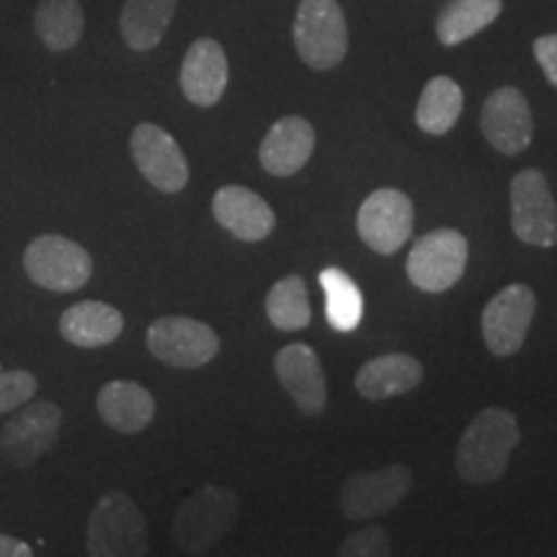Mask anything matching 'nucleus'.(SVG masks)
Wrapping results in <instances>:
<instances>
[{"label":"nucleus","instance_id":"1","mask_svg":"<svg viewBox=\"0 0 557 557\" xmlns=\"http://www.w3.org/2000/svg\"><path fill=\"white\" fill-rule=\"evenodd\" d=\"M521 444L519 421L506 408H483L457 444L455 468L470 485H493L504 478L513 449Z\"/></svg>","mask_w":557,"mask_h":557},{"label":"nucleus","instance_id":"2","mask_svg":"<svg viewBox=\"0 0 557 557\" xmlns=\"http://www.w3.org/2000/svg\"><path fill=\"white\" fill-rule=\"evenodd\" d=\"M148 521L129 493H103L88 517L86 553L90 557H139L148 555Z\"/></svg>","mask_w":557,"mask_h":557},{"label":"nucleus","instance_id":"3","mask_svg":"<svg viewBox=\"0 0 557 557\" xmlns=\"http://www.w3.org/2000/svg\"><path fill=\"white\" fill-rule=\"evenodd\" d=\"M238 519V496L230 487L205 485L178 506L171 537L181 553L201 555L214 547Z\"/></svg>","mask_w":557,"mask_h":557},{"label":"nucleus","instance_id":"4","mask_svg":"<svg viewBox=\"0 0 557 557\" xmlns=\"http://www.w3.org/2000/svg\"><path fill=\"white\" fill-rule=\"evenodd\" d=\"M292 39L308 67H338L348 52V26L338 0H299Z\"/></svg>","mask_w":557,"mask_h":557},{"label":"nucleus","instance_id":"5","mask_svg":"<svg viewBox=\"0 0 557 557\" xmlns=\"http://www.w3.org/2000/svg\"><path fill=\"white\" fill-rule=\"evenodd\" d=\"M24 269L37 287L67 295L86 287L94 259L81 243L62 235H39L24 250Z\"/></svg>","mask_w":557,"mask_h":557},{"label":"nucleus","instance_id":"6","mask_svg":"<svg viewBox=\"0 0 557 557\" xmlns=\"http://www.w3.org/2000/svg\"><path fill=\"white\" fill-rule=\"evenodd\" d=\"M468 267V240L462 233L438 227L418 238L406 261L410 284L429 295H442L455 287Z\"/></svg>","mask_w":557,"mask_h":557},{"label":"nucleus","instance_id":"7","mask_svg":"<svg viewBox=\"0 0 557 557\" xmlns=\"http://www.w3.org/2000/svg\"><path fill=\"white\" fill-rule=\"evenodd\" d=\"M62 426V410L58 403H26L18 413L0 429V459L16 470L32 468L41 455L52 449Z\"/></svg>","mask_w":557,"mask_h":557},{"label":"nucleus","instance_id":"8","mask_svg":"<svg viewBox=\"0 0 557 557\" xmlns=\"http://www.w3.org/2000/svg\"><path fill=\"white\" fill-rule=\"evenodd\" d=\"M511 225L527 246L553 248L557 243V201L542 171L524 169L513 176Z\"/></svg>","mask_w":557,"mask_h":557},{"label":"nucleus","instance_id":"9","mask_svg":"<svg viewBox=\"0 0 557 557\" xmlns=\"http://www.w3.org/2000/svg\"><path fill=\"white\" fill-rule=\"evenodd\" d=\"M148 348L158 361L178 369L205 367L220 354V336L194 318H158L148 329Z\"/></svg>","mask_w":557,"mask_h":557},{"label":"nucleus","instance_id":"10","mask_svg":"<svg viewBox=\"0 0 557 557\" xmlns=\"http://www.w3.org/2000/svg\"><path fill=\"white\" fill-rule=\"evenodd\" d=\"M413 220L416 209L408 194L398 189H377L361 201L357 214V230L361 240L374 253L393 256L413 235Z\"/></svg>","mask_w":557,"mask_h":557},{"label":"nucleus","instance_id":"11","mask_svg":"<svg viewBox=\"0 0 557 557\" xmlns=\"http://www.w3.org/2000/svg\"><path fill=\"white\" fill-rule=\"evenodd\" d=\"M537 297L527 284H508L483 310V338L493 357H513L529 336Z\"/></svg>","mask_w":557,"mask_h":557},{"label":"nucleus","instance_id":"12","mask_svg":"<svg viewBox=\"0 0 557 557\" xmlns=\"http://www.w3.org/2000/svg\"><path fill=\"white\" fill-rule=\"evenodd\" d=\"M132 160L145 181L160 194H178L189 184V163L176 137L158 124H137L129 137Z\"/></svg>","mask_w":557,"mask_h":557},{"label":"nucleus","instance_id":"13","mask_svg":"<svg viewBox=\"0 0 557 557\" xmlns=\"http://www.w3.org/2000/svg\"><path fill=\"white\" fill-rule=\"evenodd\" d=\"M413 487V472L406 465H387L377 472H357L341 485V511L351 521L377 519L393 511Z\"/></svg>","mask_w":557,"mask_h":557},{"label":"nucleus","instance_id":"14","mask_svg":"<svg viewBox=\"0 0 557 557\" xmlns=\"http://www.w3.org/2000/svg\"><path fill=\"white\" fill-rule=\"evenodd\" d=\"M480 129L500 156L524 152L534 137V120L527 96L513 86L493 90L480 111Z\"/></svg>","mask_w":557,"mask_h":557},{"label":"nucleus","instance_id":"15","mask_svg":"<svg viewBox=\"0 0 557 557\" xmlns=\"http://www.w3.org/2000/svg\"><path fill=\"white\" fill-rule=\"evenodd\" d=\"M274 372L295 406L308 416H320L329 406V387L318 354L308 344H289L276 354Z\"/></svg>","mask_w":557,"mask_h":557},{"label":"nucleus","instance_id":"16","mask_svg":"<svg viewBox=\"0 0 557 557\" xmlns=\"http://www.w3.org/2000/svg\"><path fill=\"white\" fill-rule=\"evenodd\" d=\"M181 90L194 107L209 109L220 103L227 90L230 65L227 54L222 50L220 41L214 39H197L186 50V58L181 62Z\"/></svg>","mask_w":557,"mask_h":557},{"label":"nucleus","instance_id":"17","mask_svg":"<svg viewBox=\"0 0 557 557\" xmlns=\"http://www.w3.org/2000/svg\"><path fill=\"white\" fill-rule=\"evenodd\" d=\"M315 127L305 116H282L261 139L259 160L263 171L278 178L295 176L315 152Z\"/></svg>","mask_w":557,"mask_h":557},{"label":"nucleus","instance_id":"18","mask_svg":"<svg viewBox=\"0 0 557 557\" xmlns=\"http://www.w3.org/2000/svg\"><path fill=\"white\" fill-rule=\"evenodd\" d=\"M212 214L233 238L246 243L267 240L276 227L274 209L246 186H222L212 199Z\"/></svg>","mask_w":557,"mask_h":557},{"label":"nucleus","instance_id":"19","mask_svg":"<svg viewBox=\"0 0 557 557\" xmlns=\"http://www.w3.org/2000/svg\"><path fill=\"white\" fill-rule=\"evenodd\" d=\"M96 410L109 429L120 434H139L156 418V398L137 382L114 380L99 389Z\"/></svg>","mask_w":557,"mask_h":557},{"label":"nucleus","instance_id":"20","mask_svg":"<svg viewBox=\"0 0 557 557\" xmlns=\"http://www.w3.org/2000/svg\"><path fill=\"white\" fill-rule=\"evenodd\" d=\"M423 380L421 361L410 354H385L367 361L357 372V393L369 403H382L389 398H398L410 389H416Z\"/></svg>","mask_w":557,"mask_h":557},{"label":"nucleus","instance_id":"21","mask_svg":"<svg viewBox=\"0 0 557 557\" xmlns=\"http://www.w3.org/2000/svg\"><path fill=\"white\" fill-rule=\"evenodd\" d=\"M124 331V315L114 305L86 299L70 305L60 318L62 338L78 348H101L114 344Z\"/></svg>","mask_w":557,"mask_h":557},{"label":"nucleus","instance_id":"22","mask_svg":"<svg viewBox=\"0 0 557 557\" xmlns=\"http://www.w3.org/2000/svg\"><path fill=\"white\" fill-rule=\"evenodd\" d=\"M178 0H127L120 13L124 45L135 52H150L163 41Z\"/></svg>","mask_w":557,"mask_h":557},{"label":"nucleus","instance_id":"23","mask_svg":"<svg viewBox=\"0 0 557 557\" xmlns=\"http://www.w3.org/2000/svg\"><path fill=\"white\" fill-rule=\"evenodd\" d=\"M86 16L78 0H41L34 11V32L52 52H67L78 45Z\"/></svg>","mask_w":557,"mask_h":557},{"label":"nucleus","instance_id":"24","mask_svg":"<svg viewBox=\"0 0 557 557\" xmlns=\"http://www.w3.org/2000/svg\"><path fill=\"white\" fill-rule=\"evenodd\" d=\"M504 11V0H451L436 18V37L444 47H457L491 26Z\"/></svg>","mask_w":557,"mask_h":557},{"label":"nucleus","instance_id":"25","mask_svg":"<svg viewBox=\"0 0 557 557\" xmlns=\"http://www.w3.org/2000/svg\"><path fill=\"white\" fill-rule=\"evenodd\" d=\"M465 96L462 88L447 75H436L426 83L421 99L416 107V124L418 129H423L426 135H447L455 127L459 116H462Z\"/></svg>","mask_w":557,"mask_h":557},{"label":"nucleus","instance_id":"26","mask_svg":"<svg viewBox=\"0 0 557 557\" xmlns=\"http://www.w3.org/2000/svg\"><path fill=\"white\" fill-rule=\"evenodd\" d=\"M320 287L325 292V318L331 329L341 333H351L359 329L361 312H364V299L351 276L344 269H323L320 271Z\"/></svg>","mask_w":557,"mask_h":557},{"label":"nucleus","instance_id":"27","mask_svg":"<svg viewBox=\"0 0 557 557\" xmlns=\"http://www.w3.org/2000/svg\"><path fill=\"white\" fill-rule=\"evenodd\" d=\"M267 315L278 331H302L312 320L310 292L302 276L278 278L267 295Z\"/></svg>","mask_w":557,"mask_h":557},{"label":"nucleus","instance_id":"28","mask_svg":"<svg viewBox=\"0 0 557 557\" xmlns=\"http://www.w3.org/2000/svg\"><path fill=\"white\" fill-rule=\"evenodd\" d=\"M37 395V377L26 369H0V416L18 410Z\"/></svg>","mask_w":557,"mask_h":557},{"label":"nucleus","instance_id":"29","mask_svg":"<svg viewBox=\"0 0 557 557\" xmlns=\"http://www.w3.org/2000/svg\"><path fill=\"white\" fill-rule=\"evenodd\" d=\"M344 557H385L393 553V540L382 527H361L341 542Z\"/></svg>","mask_w":557,"mask_h":557},{"label":"nucleus","instance_id":"30","mask_svg":"<svg viewBox=\"0 0 557 557\" xmlns=\"http://www.w3.org/2000/svg\"><path fill=\"white\" fill-rule=\"evenodd\" d=\"M532 50H534V58L540 62L542 73H545L547 81L557 88V32L534 39Z\"/></svg>","mask_w":557,"mask_h":557},{"label":"nucleus","instance_id":"31","mask_svg":"<svg viewBox=\"0 0 557 557\" xmlns=\"http://www.w3.org/2000/svg\"><path fill=\"white\" fill-rule=\"evenodd\" d=\"M34 549L16 537L0 532V557H32Z\"/></svg>","mask_w":557,"mask_h":557}]
</instances>
